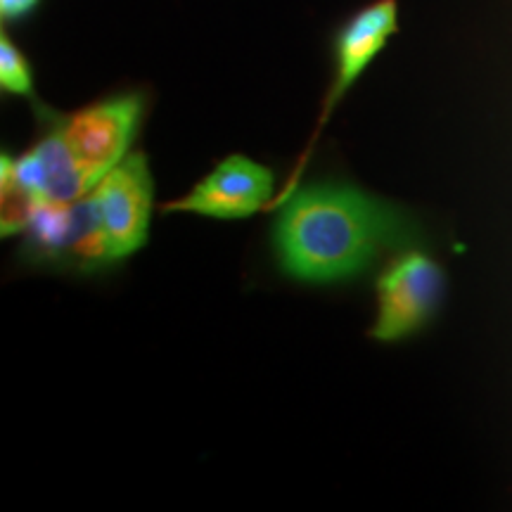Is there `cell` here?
<instances>
[{"label":"cell","mask_w":512,"mask_h":512,"mask_svg":"<svg viewBox=\"0 0 512 512\" xmlns=\"http://www.w3.org/2000/svg\"><path fill=\"white\" fill-rule=\"evenodd\" d=\"M19 181L34 192L41 204L74 202L91 192L79 162L55 124V114L46 110V131L24 155L12 157Z\"/></svg>","instance_id":"8"},{"label":"cell","mask_w":512,"mask_h":512,"mask_svg":"<svg viewBox=\"0 0 512 512\" xmlns=\"http://www.w3.org/2000/svg\"><path fill=\"white\" fill-rule=\"evenodd\" d=\"M275 174L245 155L221 159L183 197L159 204L162 214H195L214 221H245L273 209Z\"/></svg>","instance_id":"6"},{"label":"cell","mask_w":512,"mask_h":512,"mask_svg":"<svg viewBox=\"0 0 512 512\" xmlns=\"http://www.w3.org/2000/svg\"><path fill=\"white\" fill-rule=\"evenodd\" d=\"M38 5H41V0H0V17H3L5 24L22 22Z\"/></svg>","instance_id":"11"},{"label":"cell","mask_w":512,"mask_h":512,"mask_svg":"<svg viewBox=\"0 0 512 512\" xmlns=\"http://www.w3.org/2000/svg\"><path fill=\"white\" fill-rule=\"evenodd\" d=\"M396 29H399V3L396 0H375V3L361 8L342 24V29L335 34V41H332L335 72H332V81L328 95L323 100V112H320L313 140H316L320 128L328 124L339 100L351 91V86L361 79V74L382 53L389 38L396 34Z\"/></svg>","instance_id":"7"},{"label":"cell","mask_w":512,"mask_h":512,"mask_svg":"<svg viewBox=\"0 0 512 512\" xmlns=\"http://www.w3.org/2000/svg\"><path fill=\"white\" fill-rule=\"evenodd\" d=\"M418 240L420 226L406 207L339 181L292 188L278 200L271 230L275 264L306 285L349 283Z\"/></svg>","instance_id":"1"},{"label":"cell","mask_w":512,"mask_h":512,"mask_svg":"<svg viewBox=\"0 0 512 512\" xmlns=\"http://www.w3.org/2000/svg\"><path fill=\"white\" fill-rule=\"evenodd\" d=\"M145 117V95L126 91L107 95L69 114H55V124L79 162L91 190L136 143Z\"/></svg>","instance_id":"4"},{"label":"cell","mask_w":512,"mask_h":512,"mask_svg":"<svg viewBox=\"0 0 512 512\" xmlns=\"http://www.w3.org/2000/svg\"><path fill=\"white\" fill-rule=\"evenodd\" d=\"M38 207L41 202L12 169V157L3 155L0 159V233L3 238L22 235Z\"/></svg>","instance_id":"9"},{"label":"cell","mask_w":512,"mask_h":512,"mask_svg":"<svg viewBox=\"0 0 512 512\" xmlns=\"http://www.w3.org/2000/svg\"><path fill=\"white\" fill-rule=\"evenodd\" d=\"M91 197L117 264L147 245L155 211V178L145 152H128L100 178Z\"/></svg>","instance_id":"5"},{"label":"cell","mask_w":512,"mask_h":512,"mask_svg":"<svg viewBox=\"0 0 512 512\" xmlns=\"http://www.w3.org/2000/svg\"><path fill=\"white\" fill-rule=\"evenodd\" d=\"M19 259L34 268L79 275L107 271L117 264L91 192L74 202L41 204L24 228Z\"/></svg>","instance_id":"2"},{"label":"cell","mask_w":512,"mask_h":512,"mask_svg":"<svg viewBox=\"0 0 512 512\" xmlns=\"http://www.w3.org/2000/svg\"><path fill=\"white\" fill-rule=\"evenodd\" d=\"M446 297V273L418 245L394 252L375 280V320L368 335L375 342H401L432 323Z\"/></svg>","instance_id":"3"},{"label":"cell","mask_w":512,"mask_h":512,"mask_svg":"<svg viewBox=\"0 0 512 512\" xmlns=\"http://www.w3.org/2000/svg\"><path fill=\"white\" fill-rule=\"evenodd\" d=\"M0 88H3V93L19 95V98H29L36 102L31 64L8 36V31L0 34Z\"/></svg>","instance_id":"10"}]
</instances>
